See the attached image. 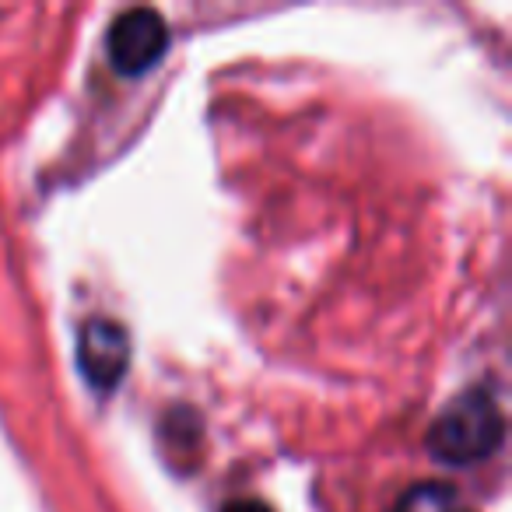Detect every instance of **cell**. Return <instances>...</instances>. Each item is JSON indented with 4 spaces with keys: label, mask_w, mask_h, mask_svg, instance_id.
Instances as JSON below:
<instances>
[{
    "label": "cell",
    "mask_w": 512,
    "mask_h": 512,
    "mask_svg": "<svg viewBox=\"0 0 512 512\" xmlns=\"http://www.w3.org/2000/svg\"><path fill=\"white\" fill-rule=\"evenodd\" d=\"M221 512H274V509L264 502H256V498H239V502H228Z\"/></svg>",
    "instance_id": "5b68a950"
},
{
    "label": "cell",
    "mask_w": 512,
    "mask_h": 512,
    "mask_svg": "<svg viewBox=\"0 0 512 512\" xmlns=\"http://www.w3.org/2000/svg\"><path fill=\"white\" fill-rule=\"evenodd\" d=\"M393 512H474L463 495L446 481H421L411 484L404 495L397 498Z\"/></svg>",
    "instance_id": "277c9868"
},
{
    "label": "cell",
    "mask_w": 512,
    "mask_h": 512,
    "mask_svg": "<svg viewBox=\"0 0 512 512\" xmlns=\"http://www.w3.org/2000/svg\"><path fill=\"white\" fill-rule=\"evenodd\" d=\"M505 442V418L488 390H467L439 411L425 435L428 453L446 467H474Z\"/></svg>",
    "instance_id": "6da1fadb"
},
{
    "label": "cell",
    "mask_w": 512,
    "mask_h": 512,
    "mask_svg": "<svg viewBox=\"0 0 512 512\" xmlns=\"http://www.w3.org/2000/svg\"><path fill=\"white\" fill-rule=\"evenodd\" d=\"M78 372L95 393H113L130 369V337L109 316H95L78 334Z\"/></svg>",
    "instance_id": "3957f363"
},
{
    "label": "cell",
    "mask_w": 512,
    "mask_h": 512,
    "mask_svg": "<svg viewBox=\"0 0 512 512\" xmlns=\"http://www.w3.org/2000/svg\"><path fill=\"white\" fill-rule=\"evenodd\" d=\"M169 50V29H165L162 15L151 8H130L120 18H113L106 32V57L113 71L123 78H141Z\"/></svg>",
    "instance_id": "7a4b0ae2"
}]
</instances>
